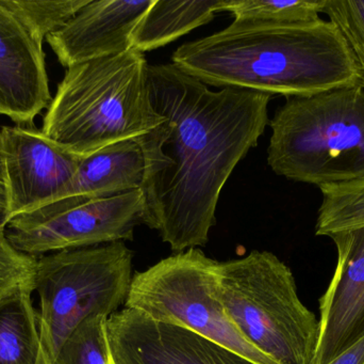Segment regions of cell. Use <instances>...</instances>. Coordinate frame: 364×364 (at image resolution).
I'll use <instances>...</instances> for the list:
<instances>
[{
    "mask_svg": "<svg viewBox=\"0 0 364 364\" xmlns=\"http://www.w3.org/2000/svg\"><path fill=\"white\" fill-rule=\"evenodd\" d=\"M147 72L151 104L164 121L136 139L145 160V226L181 254L209 241L220 192L258 145L273 95L213 91L173 63L149 64Z\"/></svg>",
    "mask_w": 364,
    "mask_h": 364,
    "instance_id": "6da1fadb",
    "label": "cell"
},
{
    "mask_svg": "<svg viewBox=\"0 0 364 364\" xmlns=\"http://www.w3.org/2000/svg\"><path fill=\"white\" fill-rule=\"evenodd\" d=\"M173 64L200 83L309 96L361 85L360 66L335 24L225 28L177 48Z\"/></svg>",
    "mask_w": 364,
    "mask_h": 364,
    "instance_id": "7a4b0ae2",
    "label": "cell"
},
{
    "mask_svg": "<svg viewBox=\"0 0 364 364\" xmlns=\"http://www.w3.org/2000/svg\"><path fill=\"white\" fill-rule=\"evenodd\" d=\"M149 64L132 48L66 68L41 130L80 156L136 139L164 121L151 104Z\"/></svg>",
    "mask_w": 364,
    "mask_h": 364,
    "instance_id": "3957f363",
    "label": "cell"
},
{
    "mask_svg": "<svg viewBox=\"0 0 364 364\" xmlns=\"http://www.w3.org/2000/svg\"><path fill=\"white\" fill-rule=\"evenodd\" d=\"M269 125L267 164L301 183L346 185L364 180V90L338 88L291 96Z\"/></svg>",
    "mask_w": 364,
    "mask_h": 364,
    "instance_id": "277c9868",
    "label": "cell"
},
{
    "mask_svg": "<svg viewBox=\"0 0 364 364\" xmlns=\"http://www.w3.org/2000/svg\"><path fill=\"white\" fill-rule=\"evenodd\" d=\"M220 296L240 335L275 364H312L318 318L297 292L290 267L269 251L220 262Z\"/></svg>",
    "mask_w": 364,
    "mask_h": 364,
    "instance_id": "5b68a950",
    "label": "cell"
},
{
    "mask_svg": "<svg viewBox=\"0 0 364 364\" xmlns=\"http://www.w3.org/2000/svg\"><path fill=\"white\" fill-rule=\"evenodd\" d=\"M134 252L124 241L63 250L36 259L34 292L47 363L55 364L75 329L94 316L110 318L126 303Z\"/></svg>",
    "mask_w": 364,
    "mask_h": 364,
    "instance_id": "8992f818",
    "label": "cell"
},
{
    "mask_svg": "<svg viewBox=\"0 0 364 364\" xmlns=\"http://www.w3.org/2000/svg\"><path fill=\"white\" fill-rule=\"evenodd\" d=\"M220 262L199 248L174 254L136 273L125 308L190 329L258 364H275L252 348L229 320L220 296Z\"/></svg>",
    "mask_w": 364,
    "mask_h": 364,
    "instance_id": "52a82bcc",
    "label": "cell"
},
{
    "mask_svg": "<svg viewBox=\"0 0 364 364\" xmlns=\"http://www.w3.org/2000/svg\"><path fill=\"white\" fill-rule=\"evenodd\" d=\"M145 224V200L136 189L89 201L60 200L23 214L6 226L11 245L29 256L132 241Z\"/></svg>",
    "mask_w": 364,
    "mask_h": 364,
    "instance_id": "ba28073f",
    "label": "cell"
},
{
    "mask_svg": "<svg viewBox=\"0 0 364 364\" xmlns=\"http://www.w3.org/2000/svg\"><path fill=\"white\" fill-rule=\"evenodd\" d=\"M82 158L32 125L2 126L6 207L0 226L63 198Z\"/></svg>",
    "mask_w": 364,
    "mask_h": 364,
    "instance_id": "9c48e42d",
    "label": "cell"
},
{
    "mask_svg": "<svg viewBox=\"0 0 364 364\" xmlns=\"http://www.w3.org/2000/svg\"><path fill=\"white\" fill-rule=\"evenodd\" d=\"M111 364H258L190 329L125 309L107 320Z\"/></svg>",
    "mask_w": 364,
    "mask_h": 364,
    "instance_id": "30bf717a",
    "label": "cell"
},
{
    "mask_svg": "<svg viewBox=\"0 0 364 364\" xmlns=\"http://www.w3.org/2000/svg\"><path fill=\"white\" fill-rule=\"evenodd\" d=\"M337 265L320 301L318 342L312 364H327L364 337V227L329 235Z\"/></svg>",
    "mask_w": 364,
    "mask_h": 364,
    "instance_id": "8fae6325",
    "label": "cell"
},
{
    "mask_svg": "<svg viewBox=\"0 0 364 364\" xmlns=\"http://www.w3.org/2000/svg\"><path fill=\"white\" fill-rule=\"evenodd\" d=\"M51 100L43 43L0 0V115L32 125Z\"/></svg>",
    "mask_w": 364,
    "mask_h": 364,
    "instance_id": "7c38bea8",
    "label": "cell"
},
{
    "mask_svg": "<svg viewBox=\"0 0 364 364\" xmlns=\"http://www.w3.org/2000/svg\"><path fill=\"white\" fill-rule=\"evenodd\" d=\"M155 0H90L68 24L47 36L64 68L121 55L132 48V33Z\"/></svg>",
    "mask_w": 364,
    "mask_h": 364,
    "instance_id": "4fadbf2b",
    "label": "cell"
},
{
    "mask_svg": "<svg viewBox=\"0 0 364 364\" xmlns=\"http://www.w3.org/2000/svg\"><path fill=\"white\" fill-rule=\"evenodd\" d=\"M144 173L138 141H119L83 156L72 185L60 200L89 201L141 189Z\"/></svg>",
    "mask_w": 364,
    "mask_h": 364,
    "instance_id": "5bb4252c",
    "label": "cell"
},
{
    "mask_svg": "<svg viewBox=\"0 0 364 364\" xmlns=\"http://www.w3.org/2000/svg\"><path fill=\"white\" fill-rule=\"evenodd\" d=\"M226 0H155L132 33V48L144 53L166 46L222 12Z\"/></svg>",
    "mask_w": 364,
    "mask_h": 364,
    "instance_id": "9a60e30c",
    "label": "cell"
},
{
    "mask_svg": "<svg viewBox=\"0 0 364 364\" xmlns=\"http://www.w3.org/2000/svg\"><path fill=\"white\" fill-rule=\"evenodd\" d=\"M33 286L0 299V364H48L32 303Z\"/></svg>",
    "mask_w": 364,
    "mask_h": 364,
    "instance_id": "2e32d148",
    "label": "cell"
},
{
    "mask_svg": "<svg viewBox=\"0 0 364 364\" xmlns=\"http://www.w3.org/2000/svg\"><path fill=\"white\" fill-rule=\"evenodd\" d=\"M325 0H226L223 11L231 13V27H274L309 24L321 19Z\"/></svg>",
    "mask_w": 364,
    "mask_h": 364,
    "instance_id": "e0dca14e",
    "label": "cell"
},
{
    "mask_svg": "<svg viewBox=\"0 0 364 364\" xmlns=\"http://www.w3.org/2000/svg\"><path fill=\"white\" fill-rule=\"evenodd\" d=\"M320 190L323 201L318 212L316 235L329 236L340 231L364 227V180Z\"/></svg>",
    "mask_w": 364,
    "mask_h": 364,
    "instance_id": "ac0fdd59",
    "label": "cell"
},
{
    "mask_svg": "<svg viewBox=\"0 0 364 364\" xmlns=\"http://www.w3.org/2000/svg\"><path fill=\"white\" fill-rule=\"evenodd\" d=\"M90 0H6L32 36L44 43L47 36L66 25Z\"/></svg>",
    "mask_w": 364,
    "mask_h": 364,
    "instance_id": "d6986e66",
    "label": "cell"
},
{
    "mask_svg": "<svg viewBox=\"0 0 364 364\" xmlns=\"http://www.w3.org/2000/svg\"><path fill=\"white\" fill-rule=\"evenodd\" d=\"M105 316L81 323L62 346L55 364H111Z\"/></svg>",
    "mask_w": 364,
    "mask_h": 364,
    "instance_id": "ffe728a7",
    "label": "cell"
},
{
    "mask_svg": "<svg viewBox=\"0 0 364 364\" xmlns=\"http://www.w3.org/2000/svg\"><path fill=\"white\" fill-rule=\"evenodd\" d=\"M323 13L337 26L352 49L363 73L364 90V0H325Z\"/></svg>",
    "mask_w": 364,
    "mask_h": 364,
    "instance_id": "44dd1931",
    "label": "cell"
},
{
    "mask_svg": "<svg viewBox=\"0 0 364 364\" xmlns=\"http://www.w3.org/2000/svg\"><path fill=\"white\" fill-rule=\"evenodd\" d=\"M36 259L15 249L0 226V299L23 286L34 288Z\"/></svg>",
    "mask_w": 364,
    "mask_h": 364,
    "instance_id": "7402d4cb",
    "label": "cell"
},
{
    "mask_svg": "<svg viewBox=\"0 0 364 364\" xmlns=\"http://www.w3.org/2000/svg\"><path fill=\"white\" fill-rule=\"evenodd\" d=\"M327 364H364V337Z\"/></svg>",
    "mask_w": 364,
    "mask_h": 364,
    "instance_id": "603a6c76",
    "label": "cell"
},
{
    "mask_svg": "<svg viewBox=\"0 0 364 364\" xmlns=\"http://www.w3.org/2000/svg\"><path fill=\"white\" fill-rule=\"evenodd\" d=\"M6 207V192H4V175H2L1 164H0V222Z\"/></svg>",
    "mask_w": 364,
    "mask_h": 364,
    "instance_id": "cb8c5ba5",
    "label": "cell"
}]
</instances>
